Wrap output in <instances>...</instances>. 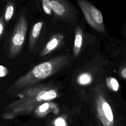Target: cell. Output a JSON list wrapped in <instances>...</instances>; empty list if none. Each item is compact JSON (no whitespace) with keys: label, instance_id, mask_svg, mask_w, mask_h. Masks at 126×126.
<instances>
[{"label":"cell","instance_id":"cell-1","mask_svg":"<svg viewBox=\"0 0 126 126\" xmlns=\"http://www.w3.org/2000/svg\"><path fill=\"white\" fill-rule=\"evenodd\" d=\"M59 95V87L52 83L36 84L23 89L18 94L19 98L5 108L2 118L9 120L18 116L30 114L39 104L51 101Z\"/></svg>","mask_w":126,"mask_h":126},{"label":"cell","instance_id":"cell-2","mask_svg":"<svg viewBox=\"0 0 126 126\" xmlns=\"http://www.w3.org/2000/svg\"><path fill=\"white\" fill-rule=\"evenodd\" d=\"M71 61L69 55H63L41 63L16 80L13 87L23 89L36 85L66 67Z\"/></svg>","mask_w":126,"mask_h":126},{"label":"cell","instance_id":"cell-3","mask_svg":"<svg viewBox=\"0 0 126 126\" xmlns=\"http://www.w3.org/2000/svg\"><path fill=\"white\" fill-rule=\"evenodd\" d=\"M28 23L24 13L19 15L15 26L9 44V54L15 57L21 51L28 30Z\"/></svg>","mask_w":126,"mask_h":126},{"label":"cell","instance_id":"cell-4","mask_svg":"<svg viewBox=\"0 0 126 126\" xmlns=\"http://www.w3.org/2000/svg\"><path fill=\"white\" fill-rule=\"evenodd\" d=\"M94 106L97 117L101 124L104 126H114L115 119L112 108L98 88L95 91Z\"/></svg>","mask_w":126,"mask_h":126},{"label":"cell","instance_id":"cell-5","mask_svg":"<svg viewBox=\"0 0 126 126\" xmlns=\"http://www.w3.org/2000/svg\"><path fill=\"white\" fill-rule=\"evenodd\" d=\"M88 24L95 30L104 33L105 29L101 12L87 0H77Z\"/></svg>","mask_w":126,"mask_h":126},{"label":"cell","instance_id":"cell-6","mask_svg":"<svg viewBox=\"0 0 126 126\" xmlns=\"http://www.w3.org/2000/svg\"><path fill=\"white\" fill-rule=\"evenodd\" d=\"M52 11L57 18L67 21L74 19L75 15L69 4L65 0H50Z\"/></svg>","mask_w":126,"mask_h":126},{"label":"cell","instance_id":"cell-7","mask_svg":"<svg viewBox=\"0 0 126 126\" xmlns=\"http://www.w3.org/2000/svg\"><path fill=\"white\" fill-rule=\"evenodd\" d=\"M63 38L64 36L61 33H58L53 35L42 50L39 55L45 56L54 52L60 46Z\"/></svg>","mask_w":126,"mask_h":126},{"label":"cell","instance_id":"cell-8","mask_svg":"<svg viewBox=\"0 0 126 126\" xmlns=\"http://www.w3.org/2000/svg\"><path fill=\"white\" fill-rule=\"evenodd\" d=\"M55 106V103L51 101H46L39 104L32 113L36 118H43L49 113Z\"/></svg>","mask_w":126,"mask_h":126},{"label":"cell","instance_id":"cell-9","mask_svg":"<svg viewBox=\"0 0 126 126\" xmlns=\"http://www.w3.org/2000/svg\"><path fill=\"white\" fill-rule=\"evenodd\" d=\"M43 25V21H39L35 23L32 30L29 38V51H31L33 48L35 43L40 35L42 27Z\"/></svg>","mask_w":126,"mask_h":126},{"label":"cell","instance_id":"cell-10","mask_svg":"<svg viewBox=\"0 0 126 126\" xmlns=\"http://www.w3.org/2000/svg\"><path fill=\"white\" fill-rule=\"evenodd\" d=\"M83 42V32L79 27H77L75 31V38L73 52L75 57L78 56L81 49Z\"/></svg>","mask_w":126,"mask_h":126},{"label":"cell","instance_id":"cell-11","mask_svg":"<svg viewBox=\"0 0 126 126\" xmlns=\"http://www.w3.org/2000/svg\"><path fill=\"white\" fill-rule=\"evenodd\" d=\"M14 8L15 5L13 3L10 1L7 3L4 14V19L5 22H8L13 17L14 12Z\"/></svg>","mask_w":126,"mask_h":126},{"label":"cell","instance_id":"cell-12","mask_svg":"<svg viewBox=\"0 0 126 126\" xmlns=\"http://www.w3.org/2000/svg\"><path fill=\"white\" fill-rule=\"evenodd\" d=\"M93 80L92 76L91 74L84 72L80 74L77 79V83L82 85H85L90 83Z\"/></svg>","mask_w":126,"mask_h":126},{"label":"cell","instance_id":"cell-13","mask_svg":"<svg viewBox=\"0 0 126 126\" xmlns=\"http://www.w3.org/2000/svg\"><path fill=\"white\" fill-rule=\"evenodd\" d=\"M106 84L111 90L117 92L119 88V84L116 79L113 77H109L106 79Z\"/></svg>","mask_w":126,"mask_h":126},{"label":"cell","instance_id":"cell-14","mask_svg":"<svg viewBox=\"0 0 126 126\" xmlns=\"http://www.w3.org/2000/svg\"><path fill=\"white\" fill-rule=\"evenodd\" d=\"M44 12L47 15H51L52 9L50 0H40Z\"/></svg>","mask_w":126,"mask_h":126},{"label":"cell","instance_id":"cell-15","mask_svg":"<svg viewBox=\"0 0 126 126\" xmlns=\"http://www.w3.org/2000/svg\"><path fill=\"white\" fill-rule=\"evenodd\" d=\"M53 124L56 126H65L67 125L65 119L62 117H58L56 119Z\"/></svg>","mask_w":126,"mask_h":126},{"label":"cell","instance_id":"cell-16","mask_svg":"<svg viewBox=\"0 0 126 126\" xmlns=\"http://www.w3.org/2000/svg\"><path fill=\"white\" fill-rule=\"evenodd\" d=\"M4 19L3 16L0 17V39L4 32Z\"/></svg>","mask_w":126,"mask_h":126},{"label":"cell","instance_id":"cell-17","mask_svg":"<svg viewBox=\"0 0 126 126\" xmlns=\"http://www.w3.org/2000/svg\"><path fill=\"white\" fill-rule=\"evenodd\" d=\"M7 73L6 68L2 65H0V77H3Z\"/></svg>","mask_w":126,"mask_h":126},{"label":"cell","instance_id":"cell-18","mask_svg":"<svg viewBox=\"0 0 126 126\" xmlns=\"http://www.w3.org/2000/svg\"><path fill=\"white\" fill-rule=\"evenodd\" d=\"M121 75L123 78L126 79V67H123L121 70Z\"/></svg>","mask_w":126,"mask_h":126}]
</instances>
